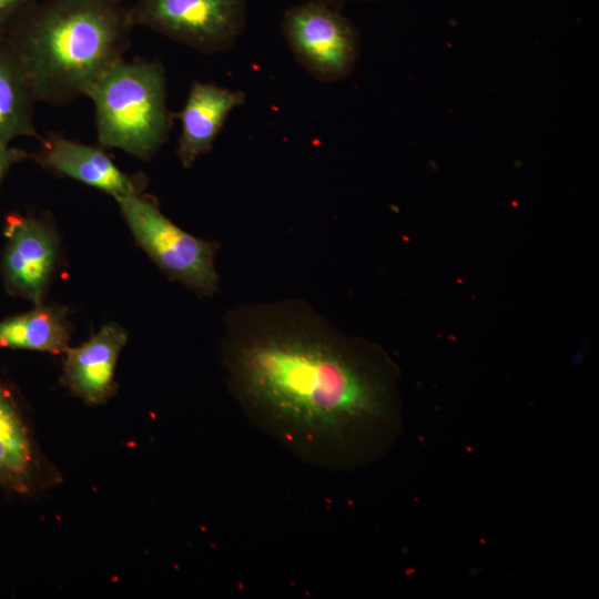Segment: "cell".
<instances>
[{
  "label": "cell",
  "mask_w": 599,
  "mask_h": 599,
  "mask_svg": "<svg viewBox=\"0 0 599 599\" xmlns=\"http://www.w3.org/2000/svg\"><path fill=\"white\" fill-rule=\"evenodd\" d=\"M221 356L227 389L245 417L308 465L355 470L388 453L400 434L395 362L306 301L230 309Z\"/></svg>",
  "instance_id": "obj_1"
},
{
  "label": "cell",
  "mask_w": 599,
  "mask_h": 599,
  "mask_svg": "<svg viewBox=\"0 0 599 599\" xmlns=\"http://www.w3.org/2000/svg\"><path fill=\"white\" fill-rule=\"evenodd\" d=\"M133 28L123 0H40L0 33L37 101L62 106L124 59Z\"/></svg>",
  "instance_id": "obj_2"
},
{
  "label": "cell",
  "mask_w": 599,
  "mask_h": 599,
  "mask_svg": "<svg viewBox=\"0 0 599 599\" xmlns=\"http://www.w3.org/2000/svg\"><path fill=\"white\" fill-rule=\"evenodd\" d=\"M87 97L100 146L149 161L167 141L175 113L167 105V77L159 59L121 60Z\"/></svg>",
  "instance_id": "obj_3"
},
{
  "label": "cell",
  "mask_w": 599,
  "mask_h": 599,
  "mask_svg": "<svg viewBox=\"0 0 599 599\" xmlns=\"http://www.w3.org/2000/svg\"><path fill=\"white\" fill-rule=\"evenodd\" d=\"M116 203L139 246L171 281L199 297H212L217 292V242L185 232L163 214L154 197L144 192Z\"/></svg>",
  "instance_id": "obj_4"
},
{
  "label": "cell",
  "mask_w": 599,
  "mask_h": 599,
  "mask_svg": "<svg viewBox=\"0 0 599 599\" xmlns=\"http://www.w3.org/2000/svg\"><path fill=\"white\" fill-rule=\"evenodd\" d=\"M129 12L134 27L215 54L232 49L244 33L247 0H135Z\"/></svg>",
  "instance_id": "obj_5"
},
{
  "label": "cell",
  "mask_w": 599,
  "mask_h": 599,
  "mask_svg": "<svg viewBox=\"0 0 599 599\" xmlns=\"http://www.w3.org/2000/svg\"><path fill=\"white\" fill-rule=\"evenodd\" d=\"M281 27L295 60L316 80L329 83L352 71L358 33L339 9L304 0L284 11Z\"/></svg>",
  "instance_id": "obj_6"
},
{
  "label": "cell",
  "mask_w": 599,
  "mask_h": 599,
  "mask_svg": "<svg viewBox=\"0 0 599 599\" xmlns=\"http://www.w3.org/2000/svg\"><path fill=\"white\" fill-rule=\"evenodd\" d=\"M61 480L40 448L19 393L0 374V489L13 498H32Z\"/></svg>",
  "instance_id": "obj_7"
},
{
  "label": "cell",
  "mask_w": 599,
  "mask_h": 599,
  "mask_svg": "<svg viewBox=\"0 0 599 599\" xmlns=\"http://www.w3.org/2000/svg\"><path fill=\"white\" fill-rule=\"evenodd\" d=\"M3 234L0 267L6 290L41 304L57 266V231L47 220L11 213L6 217Z\"/></svg>",
  "instance_id": "obj_8"
},
{
  "label": "cell",
  "mask_w": 599,
  "mask_h": 599,
  "mask_svg": "<svg viewBox=\"0 0 599 599\" xmlns=\"http://www.w3.org/2000/svg\"><path fill=\"white\" fill-rule=\"evenodd\" d=\"M43 169L95 187L115 201L144 192V174H128L116 166L101 148L48 133L40 140L38 151L31 153Z\"/></svg>",
  "instance_id": "obj_9"
},
{
  "label": "cell",
  "mask_w": 599,
  "mask_h": 599,
  "mask_svg": "<svg viewBox=\"0 0 599 599\" xmlns=\"http://www.w3.org/2000/svg\"><path fill=\"white\" fill-rule=\"evenodd\" d=\"M128 333L115 323L103 325L88 341L63 354L62 380L88 405L106 403L115 393L116 363Z\"/></svg>",
  "instance_id": "obj_10"
},
{
  "label": "cell",
  "mask_w": 599,
  "mask_h": 599,
  "mask_svg": "<svg viewBox=\"0 0 599 599\" xmlns=\"http://www.w3.org/2000/svg\"><path fill=\"white\" fill-rule=\"evenodd\" d=\"M246 95L212 82H192L186 100L175 119L181 123L176 153L190 169L209 153L231 112L245 103Z\"/></svg>",
  "instance_id": "obj_11"
},
{
  "label": "cell",
  "mask_w": 599,
  "mask_h": 599,
  "mask_svg": "<svg viewBox=\"0 0 599 599\" xmlns=\"http://www.w3.org/2000/svg\"><path fill=\"white\" fill-rule=\"evenodd\" d=\"M37 99L11 47L0 33V144L19 136L41 140L34 124Z\"/></svg>",
  "instance_id": "obj_12"
},
{
  "label": "cell",
  "mask_w": 599,
  "mask_h": 599,
  "mask_svg": "<svg viewBox=\"0 0 599 599\" xmlns=\"http://www.w3.org/2000/svg\"><path fill=\"white\" fill-rule=\"evenodd\" d=\"M67 309L37 304L29 312L0 321V348L63 354L70 346Z\"/></svg>",
  "instance_id": "obj_13"
},
{
  "label": "cell",
  "mask_w": 599,
  "mask_h": 599,
  "mask_svg": "<svg viewBox=\"0 0 599 599\" xmlns=\"http://www.w3.org/2000/svg\"><path fill=\"white\" fill-rule=\"evenodd\" d=\"M40 0H0V32Z\"/></svg>",
  "instance_id": "obj_14"
},
{
  "label": "cell",
  "mask_w": 599,
  "mask_h": 599,
  "mask_svg": "<svg viewBox=\"0 0 599 599\" xmlns=\"http://www.w3.org/2000/svg\"><path fill=\"white\" fill-rule=\"evenodd\" d=\"M28 159H31V153L10 144H0V184L12 165Z\"/></svg>",
  "instance_id": "obj_15"
},
{
  "label": "cell",
  "mask_w": 599,
  "mask_h": 599,
  "mask_svg": "<svg viewBox=\"0 0 599 599\" xmlns=\"http://www.w3.org/2000/svg\"><path fill=\"white\" fill-rule=\"evenodd\" d=\"M314 1L323 2L341 10L347 2L354 1V0H314Z\"/></svg>",
  "instance_id": "obj_16"
}]
</instances>
